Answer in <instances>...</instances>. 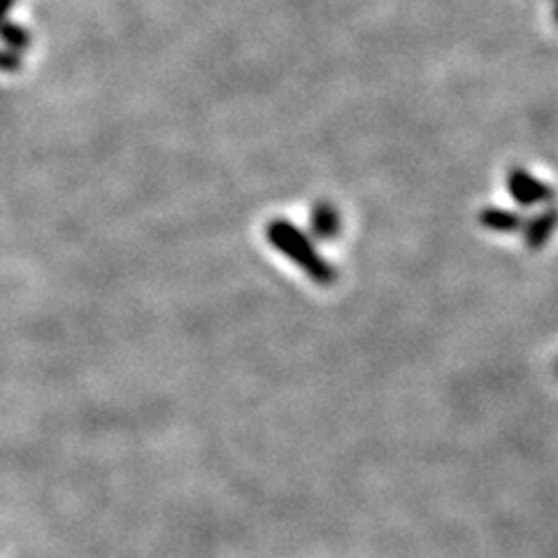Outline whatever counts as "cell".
<instances>
[{
    "mask_svg": "<svg viewBox=\"0 0 558 558\" xmlns=\"http://www.w3.org/2000/svg\"><path fill=\"white\" fill-rule=\"evenodd\" d=\"M266 235L277 252H282L291 264L299 266L314 284L328 287L336 282L338 270L328 264V260L314 247L307 233H303L299 226H293L289 219H272L266 229Z\"/></svg>",
    "mask_w": 558,
    "mask_h": 558,
    "instance_id": "1",
    "label": "cell"
},
{
    "mask_svg": "<svg viewBox=\"0 0 558 558\" xmlns=\"http://www.w3.org/2000/svg\"><path fill=\"white\" fill-rule=\"evenodd\" d=\"M508 191L517 205L521 207H533V205H545L554 198V191L547 182L537 180L535 174L523 168H512L508 174Z\"/></svg>",
    "mask_w": 558,
    "mask_h": 558,
    "instance_id": "2",
    "label": "cell"
},
{
    "mask_svg": "<svg viewBox=\"0 0 558 558\" xmlns=\"http://www.w3.org/2000/svg\"><path fill=\"white\" fill-rule=\"evenodd\" d=\"M310 229H312V235L322 242L336 240L342 231V219H340L338 207L330 205L328 201L314 203L310 213Z\"/></svg>",
    "mask_w": 558,
    "mask_h": 558,
    "instance_id": "3",
    "label": "cell"
},
{
    "mask_svg": "<svg viewBox=\"0 0 558 558\" xmlns=\"http://www.w3.org/2000/svg\"><path fill=\"white\" fill-rule=\"evenodd\" d=\"M554 226H556L554 207H547L545 213H539L533 219H529V223H523V231H526V244L533 252L545 247L547 240L554 233Z\"/></svg>",
    "mask_w": 558,
    "mask_h": 558,
    "instance_id": "4",
    "label": "cell"
},
{
    "mask_svg": "<svg viewBox=\"0 0 558 558\" xmlns=\"http://www.w3.org/2000/svg\"><path fill=\"white\" fill-rule=\"evenodd\" d=\"M480 223L496 233H517L523 229V219L505 207H484L480 213Z\"/></svg>",
    "mask_w": 558,
    "mask_h": 558,
    "instance_id": "5",
    "label": "cell"
},
{
    "mask_svg": "<svg viewBox=\"0 0 558 558\" xmlns=\"http://www.w3.org/2000/svg\"><path fill=\"white\" fill-rule=\"evenodd\" d=\"M0 38H3L8 45H12V47H26L28 45V35H26V31L24 28H20V26H14V24H10V22H0Z\"/></svg>",
    "mask_w": 558,
    "mask_h": 558,
    "instance_id": "6",
    "label": "cell"
},
{
    "mask_svg": "<svg viewBox=\"0 0 558 558\" xmlns=\"http://www.w3.org/2000/svg\"><path fill=\"white\" fill-rule=\"evenodd\" d=\"M20 65V61H16V57H12V54H3V51H0V68H16Z\"/></svg>",
    "mask_w": 558,
    "mask_h": 558,
    "instance_id": "7",
    "label": "cell"
},
{
    "mask_svg": "<svg viewBox=\"0 0 558 558\" xmlns=\"http://www.w3.org/2000/svg\"><path fill=\"white\" fill-rule=\"evenodd\" d=\"M12 5H14V0H0V22L5 20V14L10 12Z\"/></svg>",
    "mask_w": 558,
    "mask_h": 558,
    "instance_id": "8",
    "label": "cell"
}]
</instances>
